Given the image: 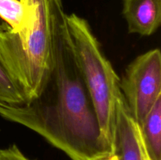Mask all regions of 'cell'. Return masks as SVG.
Wrapping results in <instances>:
<instances>
[{
	"mask_svg": "<svg viewBox=\"0 0 161 160\" xmlns=\"http://www.w3.org/2000/svg\"><path fill=\"white\" fill-rule=\"evenodd\" d=\"M65 16L62 4L53 1L52 65L41 92L22 104H0V116L36 132L71 160H107L113 147L102 133Z\"/></svg>",
	"mask_w": 161,
	"mask_h": 160,
	"instance_id": "1",
	"label": "cell"
},
{
	"mask_svg": "<svg viewBox=\"0 0 161 160\" xmlns=\"http://www.w3.org/2000/svg\"><path fill=\"white\" fill-rule=\"evenodd\" d=\"M21 1L29 19L17 32L0 24V61L28 101L38 97L51 69L53 0Z\"/></svg>",
	"mask_w": 161,
	"mask_h": 160,
	"instance_id": "2",
	"label": "cell"
},
{
	"mask_svg": "<svg viewBox=\"0 0 161 160\" xmlns=\"http://www.w3.org/2000/svg\"><path fill=\"white\" fill-rule=\"evenodd\" d=\"M65 20L72 50L94 104L102 133L113 147L120 78L102 51L87 20L75 13L66 14Z\"/></svg>",
	"mask_w": 161,
	"mask_h": 160,
	"instance_id": "3",
	"label": "cell"
},
{
	"mask_svg": "<svg viewBox=\"0 0 161 160\" xmlns=\"http://www.w3.org/2000/svg\"><path fill=\"white\" fill-rule=\"evenodd\" d=\"M119 89L135 122H142L161 97V53L153 49L137 56L119 79Z\"/></svg>",
	"mask_w": 161,
	"mask_h": 160,
	"instance_id": "4",
	"label": "cell"
},
{
	"mask_svg": "<svg viewBox=\"0 0 161 160\" xmlns=\"http://www.w3.org/2000/svg\"><path fill=\"white\" fill-rule=\"evenodd\" d=\"M113 155L117 160H149L139 126L130 115L121 91L116 102Z\"/></svg>",
	"mask_w": 161,
	"mask_h": 160,
	"instance_id": "5",
	"label": "cell"
},
{
	"mask_svg": "<svg viewBox=\"0 0 161 160\" xmlns=\"http://www.w3.org/2000/svg\"><path fill=\"white\" fill-rule=\"evenodd\" d=\"M128 32L150 36L161 23V0H123Z\"/></svg>",
	"mask_w": 161,
	"mask_h": 160,
	"instance_id": "6",
	"label": "cell"
},
{
	"mask_svg": "<svg viewBox=\"0 0 161 160\" xmlns=\"http://www.w3.org/2000/svg\"><path fill=\"white\" fill-rule=\"evenodd\" d=\"M138 126L149 159L161 160V97Z\"/></svg>",
	"mask_w": 161,
	"mask_h": 160,
	"instance_id": "7",
	"label": "cell"
},
{
	"mask_svg": "<svg viewBox=\"0 0 161 160\" xmlns=\"http://www.w3.org/2000/svg\"><path fill=\"white\" fill-rule=\"evenodd\" d=\"M0 18L14 32L26 26L29 11L21 0H0Z\"/></svg>",
	"mask_w": 161,
	"mask_h": 160,
	"instance_id": "8",
	"label": "cell"
},
{
	"mask_svg": "<svg viewBox=\"0 0 161 160\" xmlns=\"http://www.w3.org/2000/svg\"><path fill=\"white\" fill-rule=\"evenodd\" d=\"M26 102L25 94L13 81L0 61V104L19 105Z\"/></svg>",
	"mask_w": 161,
	"mask_h": 160,
	"instance_id": "9",
	"label": "cell"
},
{
	"mask_svg": "<svg viewBox=\"0 0 161 160\" xmlns=\"http://www.w3.org/2000/svg\"><path fill=\"white\" fill-rule=\"evenodd\" d=\"M0 160H32L28 158L15 144L0 149Z\"/></svg>",
	"mask_w": 161,
	"mask_h": 160,
	"instance_id": "10",
	"label": "cell"
},
{
	"mask_svg": "<svg viewBox=\"0 0 161 160\" xmlns=\"http://www.w3.org/2000/svg\"><path fill=\"white\" fill-rule=\"evenodd\" d=\"M107 160H117V158H116V156H114V155H113V156H112L111 158H108V159H107Z\"/></svg>",
	"mask_w": 161,
	"mask_h": 160,
	"instance_id": "11",
	"label": "cell"
},
{
	"mask_svg": "<svg viewBox=\"0 0 161 160\" xmlns=\"http://www.w3.org/2000/svg\"><path fill=\"white\" fill-rule=\"evenodd\" d=\"M53 1L57 2V3H61V0H53Z\"/></svg>",
	"mask_w": 161,
	"mask_h": 160,
	"instance_id": "12",
	"label": "cell"
}]
</instances>
